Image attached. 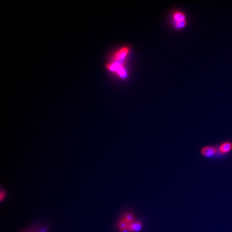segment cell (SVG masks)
<instances>
[{"instance_id":"6da1fadb","label":"cell","mask_w":232,"mask_h":232,"mask_svg":"<svg viewBox=\"0 0 232 232\" xmlns=\"http://www.w3.org/2000/svg\"><path fill=\"white\" fill-rule=\"evenodd\" d=\"M106 67L109 70L117 73V75L121 78L125 79L127 76L126 71L120 63L113 62L107 64Z\"/></svg>"},{"instance_id":"7a4b0ae2","label":"cell","mask_w":232,"mask_h":232,"mask_svg":"<svg viewBox=\"0 0 232 232\" xmlns=\"http://www.w3.org/2000/svg\"><path fill=\"white\" fill-rule=\"evenodd\" d=\"M201 153L204 157L211 159L218 154V147L213 146H206L201 148Z\"/></svg>"},{"instance_id":"3957f363","label":"cell","mask_w":232,"mask_h":232,"mask_svg":"<svg viewBox=\"0 0 232 232\" xmlns=\"http://www.w3.org/2000/svg\"><path fill=\"white\" fill-rule=\"evenodd\" d=\"M130 49L127 47H124L115 53L113 56V61L115 62L120 63L121 61L124 60L127 55H128Z\"/></svg>"},{"instance_id":"277c9868","label":"cell","mask_w":232,"mask_h":232,"mask_svg":"<svg viewBox=\"0 0 232 232\" xmlns=\"http://www.w3.org/2000/svg\"><path fill=\"white\" fill-rule=\"evenodd\" d=\"M218 154L220 155L227 154L232 151V142H223L218 147Z\"/></svg>"},{"instance_id":"5b68a950","label":"cell","mask_w":232,"mask_h":232,"mask_svg":"<svg viewBox=\"0 0 232 232\" xmlns=\"http://www.w3.org/2000/svg\"><path fill=\"white\" fill-rule=\"evenodd\" d=\"M49 228L46 226L34 225L23 232H49Z\"/></svg>"},{"instance_id":"8992f818","label":"cell","mask_w":232,"mask_h":232,"mask_svg":"<svg viewBox=\"0 0 232 232\" xmlns=\"http://www.w3.org/2000/svg\"><path fill=\"white\" fill-rule=\"evenodd\" d=\"M173 20L175 22H179L186 20V15L181 11H176L172 15Z\"/></svg>"},{"instance_id":"52a82bcc","label":"cell","mask_w":232,"mask_h":232,"mask_svg":"<svg viewBox=\"0 0 232 232\" xmlns=\"http://www.w3.org/2000/svg\"><path fill=\"white\" fill-rule=\"evenodd\" d=\"M142 227V223L140 221L134 222L130 225L128 228L130 232H138L141 230Z\"/></svg>"},{"instance_id":"ba28073f","label":"cell","mask_w":232,"mask_h":232,"mask_svg":"<svg viewBox=\"0 0 232 232\" xmlns=\"http://www.w3.org/2000/svg\"><path fill=\"white\" fill-rule=\"evenodd\" d=\"M122 218L124 219L125 221H126L127 223H128L129 225H131V223L134 222V215L133 213L131 212H127L125 213L123 216L122 217Z\"/></svg>"},{"instance_id":"9c48e42d","label":"cell","mask_w":232,"mask_h":232,"mask_svg":"<svg viewBox=\"0 0 232 232\" xmlns=\"http://www.w3.org/2000/svg\"><path fill=\"white\" fill-rule=\"evenodd\" d=\"M7 196V192L6 190L3 188L2 187L1 188L0 190V199H1V202L2 203L3 201H5L6 197Z\"/></svg>"},{"instance_id":"30bf717a","label":"cell","mask_w":232,"mask_h":232,"mask_svg":"<svg viewBox=\"0 0 232 232\" xmlns=\"http://www.w3.org/2000/svg\"><path fill=\"white\" fill-rule=\"evenodd\" d=\"M186 20L179 22H175V27L178 29L183 28L184 27H186Z\"/></svg>"}]
</instances>
